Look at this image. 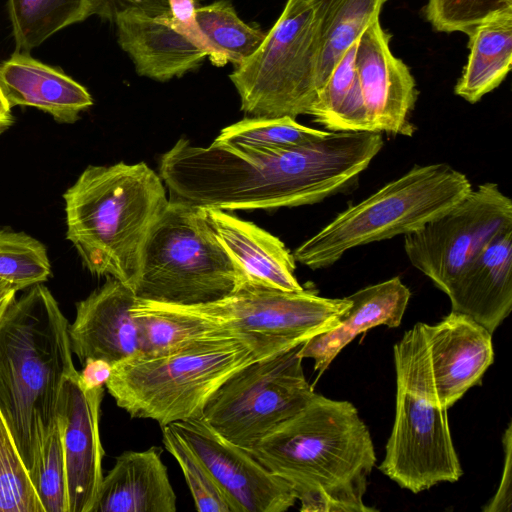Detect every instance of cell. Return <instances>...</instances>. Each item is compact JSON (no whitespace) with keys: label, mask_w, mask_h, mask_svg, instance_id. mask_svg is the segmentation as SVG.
Wrapping results in <instances>:
<instances>
[{"label":"cell","mask_w":512,"mask_h":512,"mask_svg":"<svg viewBox=\"0 0 512 512\" xmlns=\"http://www.w3.org/2000/svg\"><path fill=\"white\" fill-rule=\"evenodd\" d=\"M384 145L382 133L328 132L312 142L256 149L179 139L161 156L171 196L204 209L251 210L311 205L342 191Z\"/></svg>","instance_id":"6da1fadb"},{"label":"cell","mask_w":512,"mask_h":512,"mask_svg":"<svg viewBox=\"0 0 512 512\" xmlns=\"http://www.w3.org/2000/svg\"><path fill=\"white\" fill-rule=\"evenodd\" d=\"M248 452L285 480L302 512H371L363 496L376 455L368 427L349 401L315 393Z\"/></svg>","instance_id":"7a4b0ae2"},{"label":"cell","mask_w":512,"mask_h":512,"mask_svg":"<svg viewBox=\"0 0 512 512\" xmlns=\"http://www.w3.org/2000/svg\"><path fill=\"white\" fill-rule=\"evenodd\" d=\"M68 327L42 283L0 315V413L29 475L56 425L62 385L76 371Z\"/></svg>","instance_id":"3957f363"},{"label":"cell","mask_w":512,"mask_h":512,"mask_svg":"<svg viewBox=\"0 0 512 512\" xmlns=\"http://www.w3.org/2000/svg\"><path fill=\"white\" fill-rule=\"evenodd\" d=\"M66 238L93 275L136 285L149 234L169 199L147 164L89 165L63 195Z\"/></svg>","instance_id":"277c9868"},{"label":"cell","mask_w":512,"mask_h":512,"mask_svg":"<svg viewBox=\"0 0 512 512\" xmlns=\"http://www.w3.org/2000/svg\"><path fill=\"white\" fill-rule=\"evenodd\" d=\"M396 405L385 456L378 469L412 493L463 474L448 422L438 400L422 323L394 345Z\"/></svg>","instance_id":"5b68a950"},{"label":"cell","mask_w":512,"mask_h":512,"mask_svg":"<svg viewBox=\"0 0 512 512\" xmlns=\"http://www.w3.org/2000/svg\"><path fill=\"white\" fill-rule=\"evenodd\" d=\"M255 360L240 340L214 338L160 356L139 352L113 364L105 387L132 418L152 419L164 427L203 417L214 391Z\"/></svg>","instance_id":"8992f818"},{"label":"cell","mask_w":512,"mask_h":512,"mask_svg":"<svg viewBox=\"0 0 512 512\" xmlns=\"http://www.w3.org/2000/svg\"><path fill=\"white\" fill-rule=\"evenodd\" d=\"M471 190L467 176L446 163L414 166L340 212L292 254L310 269L329 267L350 249L419 229Z\"/></svg>","instance_id":"52a82bcc"},{"label":"cell","mask_w":512,"mask_h":512,"mask_svg":"<svg viewBox=\"0 0 512 512\" xmlns=\"http://www.w3.org/2000/svg\"><path fill=\"white\" fill-rule=\"evenodd\" d=\"M245 279L206 210L169 199L146 241L133 291L142 300L194 306L227 297Z\"/></svg>","instance_id":"ba28073f"},{"label":"cell","mask_w":512,"mask_h":512,"mask_svg":"<svg viewBox=\"0 0 512 512\" xmlns=\"http://www.w3.org/2000/svg\"><path fill=\"white\" fill-rule=\"evenodd\" d=\"M324 0H288L259 48L229 75L241 110L254 117L296 119L318 91Z\"/></svg>","instance_id":"9c48e42d"},{"label":"cell","mask_w":512,"mask_h":512,"mask_svg":"<svg viewBox=\"0 0 512 512\" xmlns=\"http://www.w3.org/2000/svg\"><path fill=\"white\" fill-rule=\"evenodd\" d=\"M175 306L225 330L245 344L256 360H262L334 327L350 301L322 297L305 288L284 291L245 279L218 301Z\"/></svg>","instance_id":"30bf717a"},{"label":"cell","mask_w":512,"mask_h":512,"mask_svg":"<svg viewBox=\"0 0 512 512\" xmlns=\"http://www.w3.org/2000/svg\"><path fill=\"white\" fill-rule=\"evenodd\" d=\"M301 345L235 371L209 397L205 421L248 451L298 413L315 394L304 374Z\"/></svg>","instance_id":"8fae6325"},{"label":"cell","mask_w":512,"mask_h":512,"mask_svg":"<svg viewBox=\"0 0 512 512\" xmlns=\"http://www.w3.org/2000/svg\"><path fill=\"white\" fill-rule=\"evenodd\" d=\"M512 228V201L485 182L450 209L404 235L410 263L445 294L452 282L500 232Z\"/></svg>","instance_id":"7c38bea8"},{"label":"cell","mask_w":512,"mask_h":512,"mask_svg":"<svg viewBox=\"0 0 512 512\" xmlns=\"http://www.w3.org/2000/svg\"><path fill=\"white\" fill-rule=\"evenodd\" d=\"M202 461L231 512H284L296 503L291 486L203 417L171 424Z\"/></svg>","instance_id":"4fadbf2b"},{"label":"cell","mask_w":512,"mask_h":512,"mask_svg":"<svg viewBox=\"0 0 512 512\" xmlns=\"http://www.w3.org/2000/svg\"><path fill=\"white\" fill-rule=\"evenodd\" d=\"M389 42L379 18L357 40L355 67L370 130L412 136L415 126L409 118L418 95L416 82L406 64L394 56Z\"/></svg>","instance_id":"5bb4252c"},{"label":"cell","mask_w":512,"mask_h":512,"mask_svg":"<svg viewBox=\"0 0 512 512\" xmlns=\"http://www.w3.org/2000/svg\"><path fill=\"white\" fill-rule=\"evenodd\" d=\"M78 375L76 370L62 385L58 417L62 426L68 512H91L104 476L99 431L104 388L84 391Z\"/></svg>","instance_id":"9a60e30c"},{"label":"cell","mask_w":512,"mask_h":512,"mask_svg":"<svg viewBox=\"0 0 512 512\" xmlns=\"http://www.w3.org/2000/svg\"><path fill=\"white\" fill-rule=\"evenodd\" d=\"M422 326L436 394L448 410L481 383L493 363L492 334L471 317L454 311L437 324Z\"/></svg>","instance_id":"2e32d148"},{"label":"cell","mask_w":512,"mask_h":512,"mask_svg":"<svg viewBox=\"0 0 512 512\" xmlns=\"http://www.w3.org/2000/svg\"><path fill=\"white\" fill-rule=\"evenodd\" d=\"M135 301L129 286L108 277L101 287L76 303V317L68 334L72 353L82 364L88 358H98L113 365L140 352L132 313Z\"/></svg>","instance_id":"e0dca14e"},{"label":"cell","mask_w":512,"mask_h":512,"mask_svg":"<svg viewBox=\"0 0 512 512\" xmlns=\"http://www.w3.org/2000/svg\"><path fill=\"white\" fill-rule=\"evenodd\" d=\"M171 14L152 15L126 7L115 12L118 44L131 58L138 75L168 81L198 68L207 54L176 29Z\"/></svg>","instance_id":"ac0fdd59"},{"label":"cell","mask_w":512,"mask_h":512,"mask_svg":"<svg viewBox=\"0 0 512 512\" xmlns=\"http://www.w3.org/2000/svg\"><path fill=\"white\" fill-rule=\"evenodd\" d=\"M446 295L451 311L494 333L512 309V228L497 234L467 263Z\"/></svg>","instance_id":"d6986e66"},{"label":"cell","mask_w":512,"mask_h":512,"mask_svg":"<svg viewBox=\"0 0 512 512\" xmlns=\"http://www.w3.org/2000/svg\"><path fill=\"white\" fill-rule=\"evenodd\" d=\"M410 296L409 288L398 276L356 291L347 296L350 306L338 323L304 341L299 356L313 359L314 370L320 377L340 351L360 333L380 325L400 326Z\"/></svg>","instance_id":"ffe728a7"},{"label":"cell","mask_w":512,"mask_h":512,"mask_svg":"<svg viewBox=\"0 0 512 512\" xmlns=\"http://www.w3.org/2000/svg\"><path fill=\"white\" fill-rule=\"evenodd\" d=\"M0 89L10 108L34 107L59 123H75L93 105L83 85L29 53L14 52L0 65Z\"/></svg>","instance_id":"44dd1931"},{"label":"cell","mask_w":512,"mask_h":512,"mask_svg":"<svg viewBox=\"0 0 512 512\" xmlns=\"http://www.w3.org/2000/svg\"><path fill=\"white\" fill-rule=\"evenodd\" d=\"M163 449L125 451L103 476L91 512H175L176 494Z\"/></svg>","instance_id":"7402d4cb"},{"label":"cell","mask_w":512,"mask_h":512,"mask_svg":"<svg viewBox=\"0 0 512 512\" xmlns=\"http://www.w3.org/2000/svg\"><path fill=\"white\" fill-rule=\"evenodd\" d=\"M218 239L249 280L284 291L304 287L295 276V259L276 236L219 209H205Z\"/></svg>","instance_id":"603a6c76"},{"label":"cell","mask_w":512,"mask_h":512,"mask_svg":"<svg viewBox=\"0 0 512 512\" xmlns=\"http://www.w3.org/2000/svg\"><path fill=\"white\" fill-rule=\"evenodd\" d=\"M469 55L454 92L476 103L497 88L512 64V8L497 12L469 34Z\"/></svg>","instance_id":"cb8c5ba5"},{"label":"cell","mask_w":512,"mask_h":512,"mask_svg":"<svg viewBox=\"0 0 512 512\" xmlns=\"http://www.w3.org/2000/svg\"><path fill=\"white\" fill-rule=\"evenodd\" d=\"M132 313L138 328L139 351L145 356L165 355L203 340L233 337L205 319L171 304L136 297Z\"/></svg>","instance_id":"d4e9b609"},{"label":"cell","mask_w":512,"mask_h":512,"mask_svg":"<svg viewBox=\"0 0 512 512\" xmlns=\"http://www.w3.org/2000/svg\"><path fill=\"white\" fill-rule=\"evenodd\" d=\"M15 52L29 53L61 29L92 15L110 20L105 0H8Z\"/></svg>","instance_id":"484cf974"},{"label":"cell","mask_w":512,"mask_h":512,"mask_svg":"<svg viewBox=\"0 0 512 512\" xmlns=\"http://www.w3.org/2000/svg\"><path fill=\"white\" fill-rule=\"evenodd\" d=\"M356 45L337 62L308 113L329 132L371 131L355 67Z\"/></svg>","instance_id":"4316f807"},{"label":"cell","mask_w":512,"mask_h":512,"mask_svg":"<svg viewBox=\"0 0 512 512\" xmlns=\"http://www.w3.org/2000/svg\"><path fill=\"white\" fill-rule=\"evenodd\" d=\"M387 1L324 0L317 66L318 91L343 54L358 40L370 23L379 18L380 11Z\"/></svg>","instance_id":"83f0119b"},{"label":"cell","mask_w":512,"mask_h":512,"mask_svg":"<svg viewBox=\"0 0 512 512\" xmlns=\"http://www.w3.org/2000/svg\"><path fill=\"white\" fill-rule=\"evenodd\" d=\"M196 21L208 46V58L217 67L228 62L242 64L266 36V32L242 21L228 0L196 8Z\"/></svg>","instance_id":"f1b7e54d"},{"label":"cell","mask_w":512,"mask_h":512,"mask_svg":"<svg viewBox=\"0 0 512 512\" xmlns=\"http://www.w3.org/2000/svg\"><path fill=\"white\" fill-rule=\"evenodd\" d=\"M327 133L301 125L288 116L253 117L225 127L213 142L256 149H279L303 145Z\"/></svg>","instance_id":"f546056e"},{"label":"cell","mask_w":512,"mask_h":512,"mask_svg":"<svg viewBox=\"0 0 512 512\" xmlns=\"http://www.w3.org/2000/svg\"><path fill=\"white\" fill-rule=\"evenodd\" d=\"M51 264L46 247L24 233L0 230V279L19 290L48 280Z\"/></svg>","instance_id":"4dcf8cb0"},{"label":"cell","mask_w":512,"mask_h":512,"mask_svg":"<svg viewBox=\"0 0 512 512\" xmlns=\"http://www.w3.org/2000/svg\"><path fill=\"white\" fill-rule=\"evenodd\" d=\"M0 512H44L29 471L1 413Z\"/></svg>","instance_id":"1f68e13d"},{"label":"cell","mask_w":512,"mask_h":512,"mask_svg":"<svg viewBox=\"0 0 512 512\" xmlns=\"http://www.w3.org/2000/svg\"><path fill=\"white\" fill-rule=\"evenodd\" d=\"M44 512H68L67 476L59 417L30 473Z\"/></svg>","instance_id":"d6a6232c"},{"label":"cell","mask_w":512,"mask_h":512,"mask_svg":"<svg viewBox=\"0 0 512 512\" xmlns=\"http://www.w3.org/2000/svg\"><path fill=\"white\" fill-rule=\"evenodd\" d=\"M165 449L176 459L199 512H231L229 504L208 469L169 424L162 427Z\"/></svg>","instance_id":"836d02e7"},{"label":"cell","mask_w":512,"mask_h":512,"mask_svg":"<svg viewBox=\"0 0 512 512\" xmlns=\"http://www.w3.org/2000/svg\"><path fill=\"white\" fill-rule=\"evenodd\" d=\"M512 8V0H428L427 20L440 32L469 34L491 15Z\"/></svg>","instance_id":"e575fe53"},{"label":"cell","mask_w":512,"mask_h":512,"mask_svg":"<svg viewBox=\"0 0 512 512\" xmlns=\"http://www.w3.org/2000/svg\"><path fill=\"white\" fill-rule=\"evenodd\" d=\"M504 465L500 483L494 496L484 505V512H510L512 504V424L509 423L503 438Z\"/></svg>","instance_id":"d590c367"},{"label":"cell","mask_w":512,"mask_h":512,"mask_svg":"<svg viewBox=\"0 0 512 512\" xmlns=\"http://www.w3.org/2000/svg\"><path fill=\"white\" fill-rule=\"evenodd\" d=\"M172 25L209 54L208 46L196 21V0H167Z\"/></svg>","instance_id":"8d00e7d4"},{"label":"cell","mask_w":512,"mask_h":512,"mask_svg":"<svg viewBox=\"0 0 512 512\" xmlns=\"http://www.w3.org/2000/svg\"><path fill=\"white\" fill-rule=\"evenodd\" d=\"M79 372V385L84 391L102 389L106 386L111 372L112 364L104 359L88 358L82 364Z\"/></svg>","instance_id":"74e56055"},{"label":"cell","mask_w":512,"mask_h":512,"mask_svg":"<svg viewBox=\"0 0 512 512\" xmlns=\"http://www.w3.org/2000/svg\"><path fill=\"white\" fill-rule=\"evenodd\" d=\"M110 15L113 20L116 11L126 7L141 9L152 15L170 14L167 0H105Z\"/></svg>","instance_id":"f35d334b"},{"label":"cell","mask_w":512,"mask_h":512,"mask_svg":"<svg viewBox=\"0 0 512 512\" xmlns=\"http://www.w3.org/2000/svg\"><path fill=\"white\" fill-rule=\"evenodd\" d=\"M18 291L19 289L16 286L6 281L0 283V315L9 305V303L16 297V293Z\"/></svg>","instance_id":"ab89813d"},{"label":"cell","mask_w":512,"mask_h":512,"mask_svg":"<svg viewBox=\"0 0 512 512\" xmlns=\"http://www.w3.org/2000/svg\"><path fill=\"white\" fill-rule=\"evenodd\" d=\"M14 123L11 109L0 104V135L8 130Z\"/></svg>","instance_id":"60d3db41"},{"label":"cell","mask_w":512,"mask_h":512,"mask_svg":"<svg viewBox=\"0 0 512 512\" xmlns=\"http://www.w3.org/2000/svg\"><path fill=\"white\" fill-rule=\"evenodd\" d=\"M0 104H2V105H4V106H6V107H8V108H10V107L8 106V104L6 103L5 99H4V96H3V94H2L1 89H0ZM10 109H11V108H10Z\"/></svg>","instance_id":"b9f144b4"},{"label":"cell","mask_w":512,"mask_h":512,"mask_svg":"<svg viewBox=\"0 0 512 512\" xmlns=\"http://www.w3.org/2000/svg\"><path fill=\"white\" fill-rule=\"evenodd\" d=\"M3 282V280L0 279V283Z\"/></svg>","instance_id":"7bdbcfd3"}]
</instances>
